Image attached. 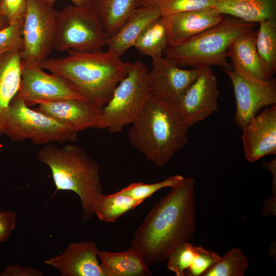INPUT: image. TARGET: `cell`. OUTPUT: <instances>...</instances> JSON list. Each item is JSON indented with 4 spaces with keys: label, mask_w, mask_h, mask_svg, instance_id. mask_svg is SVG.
Listing matches in <instances>:
<instances>
[{
    "label": "cell",
    "mask_w": 276,
    "mask_h": 276,
    "mask_svg": "<svg viewBox=\"0 0 276 276\" xmlns=\"http://www.w3.org/2000/svg\"><path fill=\"white\" fill-rule=\"evenodd\" d=\"M195 182L192 177L184 178L170 188L135 232L131 247L140 252L148 267L165 261L172 250L193 237Z\"/></svg>",
    "instance_id": "6da1fadb"
},
{
    "label": "cell",
    "mask_w": 276,
    "mask_h": 276,
    "mask_svg": "<svg viewBox=\"0 0 276 276\" xmlns=\"http://www.w3.org/2000/svg\"><path fill=\"white\" fill-rule=\"evenodd\" d=\"M67 52L65 57L48 58L41 67L67 79L83 98L100 108L107 103L133 65L109 49Z\"/></svg>",
    "instance_id": "7a4b0ae2"
},
{
    "label": "cell",
    "mask_w": 276,
    "mask_h": 276,
    "mask_svg": "<svg viewBox=\"0 0 276 276\" xmlns=\"http://www.w3.org/2000/svg\"><path fill=\"white\" fill-rule=\"evenodd\" d=\"M189 127L177 102L152 95L131 124L128 135L148 161L162 168L187 144Z\"/></svg>",
    "instance_id": "3957f363"
},
{
    "label": "cell",
    "mask_w": 276,
    "mask_h": 276,
    "mask_svg": "<svg viewBox=\"0 0 276 276\" xmlns=\"http://www.w3.org/2000/svg\"><path fill=\"white\" fill-rule=\"evenodd\" d=\"M39 161L50 169L58 190L71 191L80 199L83 212V219L90 220L94 213L97 197L103 193L99 176V167L81 147L66 144L59 147L47 144L37 153Z\"/></svg>",
    "instance_id": "277c9868"
},
{
    "label": "cell",
    "mask_w": 276,
    "mask_h": 276,
    "mask_svg": "<svg viewBox=\"0 0 276 276\" xmlns=\"http://www.w3.org/2000/svg\"><path fill=\"white\" fill-rule=\"evenodd\" d=\"M258 23L229 16L216 25L175 46L168 45L163 53L177 65L200 68L217 65L232 69L226 53L231 43L241 34L255 30Z\"/></svg>",
    "instance_id": "5b68a950"
},
{
    "label": "cell",
    "mask_w": 276,
    "mask_h": 276,
    "mask_svg": "<svg viewBox=\"0 0 276 276\" xmlns=\"http://www.w3.org/2000/svg\"><path fill=\"white\" fill-rule=\"evenodd\" d=\"M3 134L13 143L29 140L35 145L73 142L78 131L35 109H31L16 94L5 115Z\"/></svg>",
    "instance_id": "8992f818"
},
{
    "label": "cell",
    "mask_w": 276,
    "mask_h": 276,
    "mask_svg": "<svg viewBox=\"0 0 276 276\" xmlns=\"http://www.w3.org/2000/svg\"><path fill=\"white\" fill-rule=\"evenodd\" d=\"M148 69L136 61L119 82L107 103L102 108L98 129L118 133L131 124L152 96L148 80Z\"/></svg>",
    "instance_id": "52a82bcc"
},
{
    "label": "cell",
    "mask_w": 276,
    "mask_h": 276,
    "mask_svg": "<svg viewBox=\"0 0 276 276\" xmlns=\"http://www.w3.org/2000/svg\"><path fill=\"white\" fill-rule=\"evenodd\" d=\"M108 36L90 5H69L58 12L53 50L93 52L107 46Z\"/></svg>",
    "instance_id": "ba28073f"
},
{
    "label": "cell",
    "mask_w": 276,
    "mask_h": 276,
    "mask_svg": "<svg viewBox=\"0 0 276 276\" xmlns=\"http://www.w3.org/2000/svg\"><path fill=\"white\" fill-rule=\"evenodd\" d=\"M57 13L53 6L43 0H27L22 28L21 60L40 64L48 58L53 50Z\"/></svg>",
    "instance_id": "9c48e42d"
},
{
    "label": "cell",
    "mask_w": 276,
    "mask_h": 276,
    "mask_svg": "<svg viewBox=\"0 0 276 276\" xmlns=\"http://www.w3.org/2000/svg\"><path fill=\"white\" fill-rule=\"evenodd\" d=\"M17 94L28 106L65 99L86 101L66 78L43 71L40 64L21 60L20 86Z\"/></svg>",
    "instance_id": "30bf717a"
},
{
    "label": "cell",
    "mask_w": 276,
    "mask_h": 276,
    "mask_svg": "<svg viewBox=\"0 0 276 276\" xmlns=\"http://www.w3.org/2000/svg\"><path fill=\"white\" fill-rule=\"evenodd\" d=\"M235 94V125L242 130L262 108L276 104V79L260 81L244 77L232 69H223Z\"/></svg>",
    "instance_id": "8fae6325"
},
{
    "label": "cell",
    "mask_w": 276,
    "mask_h": 276,
    "mask_svg": "<svg viewBox=\"0 0 276 276\" xmlns=\"http://www.w3.org/2000/svg\"><path fill=\"white\" fill-rule=\"evenodd\" d=\"M220 91L216 76L210 67L200 68L195 81L177 102L190 127L218 110Z\"/></svg>",
    "instance_id": "7c38bea8"
},
{
    "label": "cell",
    "mask_w": 276,
    "mask_h": 276,
    "mask_svg": "<svg viewBox=\"0 0 276 276\" xmlns=\"http://www.w3.org/2000/svg\"><path fill=\"white\" fill-rule=\"evenodd\" d=\"M200 68L187 70L159 56L152 58L148 80L152 95L177 102L197 78Z\"/></svg>",
    "instance_id": "4fadbf2b"
},
{
    "label": "cell",
    "mask_w": 276,
    "mask_h": 276,
    "mask_svg": "<svg viewBox=\"0 0 276 276\" xmlns=\"http://www.w3.org/2000/svg\"><path fill=\"white\" fill-rule=\"evenodd\" d=\"M245 158L254 162L276 154V106L265 107L242 129Z\"/></svg>",
    "instance_id": "5bb4252c"
},
{
    "label": "cell",
    "mask_w": 276,
    "mask_h": 276,
    "mask_svg": "<svg viewBox=\"0 0 276 276\" xmlns=\"http://www.w3.org/2000/svg\"><path fill=\"white\" fill-rule=\"evenodd\" d=\"M34 109L78 132L98 129L102 118V108L87 101L65 99L44 102Z\"/></svg>",
    "instance_id": "9a60e30c"
},
{
    "label": "cell",
    "mask_w": 276,
    "mask_h": 276,
    "mask_svg": "<svg viewBox=\"0 0 276 276\" xmlns=\"http://www.w3.org/2000/svg\"><path fill=\"white\" fill-rule=\"evenodd\" d=\"M99 252L94 241L72 243L61 254L44 262L62 276H104L98 259Z\"/></svg>",
    "instance_id": "2e32d148"
},
{
    "label": "cell",
    "mask_w": 276,
    "mask_h": 276,
    "mask_svg": "<svg viewBox=\"0 0 276 276\" xmlns=\"http://www.w3.org/2000/svg\"><path fill=\"white\" fill-rule=\"evenodd\" d=\"M168 39L175 46L216 25L223 15L213 8L186 11L161 16Z\"/></svg>",
    "instance_id": "e0dca14e"
},
{
    "label": "cell",
    "mask_w": 276,
    "mask_h": 276,
    "mask_svg": "<svg viewBox=\"0 0 276 276\" xmlns=\"http://www.w3.org/2000/svg\"><path fill=\"white\" fill-rule=\"evenodd\" d=\"M257 31L251 30L239 35L228 48L226 57L232 68L242 76L266 81V72L257 50Z\"/></svg>",
    "instance_id": "ac0fdd59"
},
{
    "label": "cell",
    "mask_w": 276,
    "mask_h": 276,
    "mask_svg": "<svg viewBox=\"0 0 276 276\" xmlns=\"http://www.w3.org/2000/svg\"><path fill=\"white\" fill-rule=\"evenodd\" d=\"M161 16L157 4L136 8L120 29L108 37L107 44L108 49L122 57L128 50L134 46L144 30Z\"/></svg>",
    "instance_id": "d6986e66"
},
{
    "label": "cell",
    "mask_w": 276,
    "mask_h": 276,
    "mask_svg": "<svg viewBox=\"0 0 276 276\" xmlns=\"http://www.w3.org/2000/svg\"><path fill=\"white\" fill-rule=\"evenodd\" d=\"M21 64L20 51L8 50L0 52V138L9 104L20 88Z\"/></svg>",
    "instance_id": "ffe728a7"
},
{
    "label": "cell",
    "mask_w": 276,
    "mask_h": 276,
    "mask_svg": "<svg viewBox=\"0 0 276 276\" xmlns=\"http://www.w3.org/2000/svg\"><path fill=\"white\" fill-rule=\"evenodd\" d=\"M104 276H149L152 275L140 252L130 247L123 252H99Z\"/></svg>",
    "instance_id": "44dd1931"
},
{
    "label": "cell",
    "mask_w": 276,
    "mask_h": 276,
    "mask_svg": "<svg viewBox=\"0 0 276 276\" xmlns=\"http://www.w3.org/2000/svg\"><path fill=\"white\" fill-rule=\"evenodd\" d=\"M213 9L249 22L276 18V0H218Z\"/></svg>",
    "instance_id": "7402d4cb"
},
{
    "label": "cell",
    "mask_w": 276,
    "mask_h": 276,
    "mask_svg": "<svg viewBox=\"0 0 276 276\" xmlns=\"http://www.w3.org/2000/svg\"><path fill=\"white\" fill-rule=\"evenodd\" d=\"M109 37L114 34L136 8V0H91Z\"/></svg>",
    "instance_id": "603a6c76"
},
{
    "label": "cell",
    "mask_w": 276,
    "mask_h": 276,
    "mask_svg": "<svg viewBox=\"0 0 276 276\" xmlns=\"http://www.w3.org/2000/svg\"><path fill=\"white\" fill-rule=\"evenodd\" d=\"M143 201L123 195L119 191L110 195L102 193L96 200L94 213L100 220L114 223L121 216Z\"/></svg>",
    "instance_id": "cb8c5ba5"
},
{
    "label": "cell",
    "mask_w": 276,
    "mask_h": 276,
    "mask_svg": "<svg viewBox=\"0 0 276 276\" xmlns=\"http://www.w3.org/2000/svg\"><path fill=\"white\" fill-rule=\"evenodd\" d=\"M259 25L256 48L269 80L276 72V18L262 21Z\"/></svg>",
    "instance_id": "d4e9b609"
},
{
    "label": "cell",
    "mask_w": 276,
    "mask_h": 276,
    "mask_svg": "<svg viewBox=\"0 0 276 276\" xmlns=\"http://www.w3.org/2000/svg\"><path fill=\"white\" fill-rule=\"evenodd\" d=\"M168 45L167 34L160 17L144 30L133 47L140 54L151 57L152 59L163 55Z\"/></svg>",
    "instance_id": "484cf974"
},
{
    "label": "cell",
    "mask_w": 276,
    "mask_h": 276,
    "mask_svg": "<svg viewBox=\"0 0 276 276\" xmlns=\"http://www.w3.org/2000/svg\"><path fill=\"white\" fill-rule=\"evenodd\" d=\"M249 261L239 248L228 251L201 276H243L248 268Z\"/></svg>",
    "instance_id": "4316f807"
},
{
    "label": "cell",
    "mask_w": 276,
    "mask_h": 276,
    "mask_svg": "<svg viewBox=\"0 0 276 276\" xmlns=\"http://www.w3.org/2000/svg\"><path fill=\"white\" fill-rule=\"evenodd\" d=\"M183 179L184 177L180 175H174L169 176L161 181L153 183L133 182L119 192L133 199L144 201L158 190L166 187L171 188Z\"/></svg>",
    "instance_id": "83f0119b"
},
{
    "label": "cell",
    "mask_w": 276,
    "mask_h": 276,
    "mask_svg": "<svg viewBox=\"0 0 276 276\" xmlns=\"http://www.w3.org/2000/svg\"><path fill=\"white\" fill-rule=\"evenodd\" d=\"M196 246L189 241L179 245L168 255L167 266L176 276L186 275L194 258Z\"/></svg>",
    "instance_id": "f1b7e54d"
},
{
    "label": "cell",
    "mask_w": 276,
    "mask_h": 276,
    "mask_svg": "<svg viewBox=\"0 0 276 276\" xmlns=\"http://www.w3.org/2000/svg\"><path fill=\"white\" fill-rule=\"evenodd\" d=\"M218 0H159L161 15L214 8Z\"/></svg>",
    "instance_id": "f546056e"
},
{
    "label": "cell",
    "mask_w": 276,
    "mask_h": 276,
    "mask_svg": "<svg viewBox=\"0 0 276 276\" xmlns=\"http://www.w3.org/2000/svg\"><path fill=\"white\" fill-rule=\"evenodd\" d=\"M23 20L0 30V52L8 50L21 51L24 47L22 35Z\"/></svg>",
    "instance_id": "4dcf8cb0"
},
{
    "label": "cell",
    "mask_w": 276,
    "mask_h": 276,
    "mask_svg": "<svg viewBox=\"0 0 276 276\" xmlns=\"http://www.w3.org/2000/svg\"><path fill=\"white\" fill-rule=\"evenodd\" d=\"M220 257L211 250L201 246H196L193 260L189 267L187 274L189 276H201L211 266L217 262Z\"/></svg>",
    "instance_id": "1f68e13d"
},
{
    "label": "cell",
    "mask_w": 276,
    "mask_h": 276,
    "mask_svg": "<svg viewBox=\"0 0 276 276\" xmlns=\"http://www.w3.org/2000/svg\"><path fill=\"white\" fill-rule=\"evenodd\" d=\"M27 5V0H1V9L9 25L13 24L24 19Z\"/></svg>",
    "instance_id": "d6a6232c"
},
{
    "label": "cell",
    "mask_w": 276,
    "mask_h": 276,
    "mask_svg": "<svg viewBox=\"0 0 276 276\" xmlns=\"http://www.w3.org/2000/svg\"><path fill=\"white\" fill-rule=\"evenodd\" d=\"M16 214L11 211H0V242H6L15 227Z\"/></svg>",
    "instance_id": "836d02e7"
},
{
    "label": "cell",
    "mask_w": 276,
    "mask_h": 276,
    "mask_svg": "<svg viewBox=\"0 0 276 276\" xmlns=\"http://www.w3.org/2000/svg\"><path fill=\"white\" fill-rule=\"evenodd\" d=\"M43 273L30 267H24L19 265H10L0 273L1 276H41Z\"/></svg>",
    "instance_id": "e575fe53"
},
{
    "label": "cell",
    "mask_w": 276,
    "mask_h": 276,
    "mask_svg": "<svg viewBox=\"0 0 276 276\" xmlns=\"http://www.w3.org/2000/svg\"><path fill=\"white\" fill-rule=\"evenodd\" d=\"M264 167L267 168L268 170L271 172L273 175V180H272V187L273 189L276 187V181L274 180V178L275 179V167H276V159L275 158L273 159L270 162H267L264 163Z\"/></svg>",
    "instance_id": "d590c367"
},
{
    "label": "cell",
    "mask_w": 276,
    "mask_h": 276,
    "mask_svg": "<svg viewBox=\"0 0 276 276\" xmlns=\"http://www.w3.org/2000/svg\"><path fill=\"white\" fill-rule=\"evenodd\" d=\"M46 3L53 6L54 3L58 0H43ZM71 1L74 5L76 6H83L90 5L91 3V0H70Z\"/></svg>",
    "instance_id": "8d00e7d4"
},
{
    "label": "cell",
    "mask_w": 276,
    "mask_h": 276,
    "mask_svg": "<svg viewBox=\"0 0 276 276\" xmlns=\"http://www.w3.org/2000/svg\"><path fill=\"white\" fill-rule=\"evenodd\" d=\"M158 1L159 0H136V7L137 8L146 5H157Z\"/></svg>",
    "instance_id": "74e56055"
},
{
    "label": "cell",
    "mask_w": 276,
    "mask_h": 276,
    "mask_svg": "<svg viewBox=\"0 0 276 276\" xmlns=\"http://www.w3.org/2000/svg\"><path fill=\"white\" fill-rule=\"evenodd\" d=\"M1 1V0H0V30H2L3 29L7 27L9 25L7 18L4 15L2 11Z\"/></svg>",
    "instance_id": "f35d334b"
}]
</instances>
